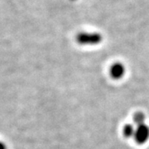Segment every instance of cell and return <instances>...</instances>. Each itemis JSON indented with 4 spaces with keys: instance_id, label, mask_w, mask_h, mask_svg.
Masks as SVG:
<instances>
[{
    "instance_id": "obj_4",
    "label": "cell",
    "mask_w": 149,
    "mask_h": 149,
    "mask_svg": "<svg viewBox=\"0 0 149 149\" xmlns=\"http://www.w3.org/2000/svg\"><path fill=\"white\" fill-rule=\"evenodd\" d=\"M135 131H136V126L134 124H132V123L126 124L123 128V136L127 139L133 138L134 134H135Z\"/></svg>"
},
{
    "instance_id": "obj_6",
    "label": "cell",
    "mask_w": 149,
    "mask_h": 149,
    "mask_svg": "<svg viewBox=\"0 0 149 149\" xmlns=\"http://www.w3.org/2000/svg\"><path fill=\"white\" fill-rule=\"evenodd\" d=\"M0 149H6L5 145H4V144H3L2 143H0Z\"/></svg>"
},
{
    "instance_id": "obj_2",
    "label": "cell",
    "mask_w": 149,
    "mask_h": 149,
    "mask_svg": "<svg viewBox=\"0 0 149 149\" xmlns=\"http://www.w3.org/2000/svg\"><path fill=\"white\" fill-rule=\"evenodd\" d=\"M134 141L139 145L145 144L149 140V126L146 123L136 126V131L133 137Z\"/></svg>"
},
{
    "instance_id": "obj_5",
    "label": "cell",
    "mask_w": 149,
    "mask_h": 149,
    "mask_svg": "<svg viewBox=\"0 0 149 149\" xmlns=\"http://www.w3.org/2000/svg\"><path fill=\"white\" fill-rule=\"evenodd\" d=\"M133 119L135 126H139V125H141V124L146 123H145V121H146V116H145V114H144L143 113H142V112L135 113L134 115H133Z\"/></svg>"
},
{
    "instance_id": "obj_1",
    "label": "cell",
    "mask_w": 149,
    "mask_h": 149,
    "mask_svg": "<svg viewBox=\"0 0 149 149\" xmlns=\"http://www.w3.org/2000/svg\"><path fill=\"white\" fill-rule=\"evenodd\" d=\"M75 40L81 46H96L99 45L103 40V37L99 32H79Z\"/></svg>"
},
{
    "instance_id": "obj_3",
    "label": "cell",
    "mask_w": 149,
    "mask_h": 149,
    "mask_svg": "<svg viewBox=\"0 0 149 149\" xmlns=\"http://www.w3.org/2000/svg\"><path fill=\"white\" fill-rule=\"evenodd\" d=\"M126 72V68L124 65L121 62H115L112 65L109 69V74L110 76L113 80H120L124 76Z\"/></svg>"
}]
</instances>
